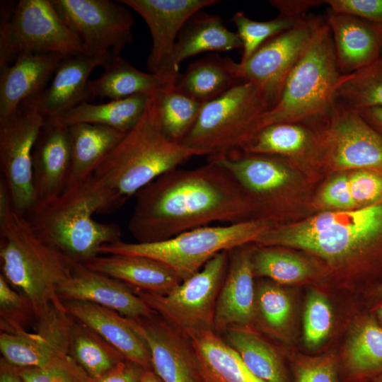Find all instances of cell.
I'll return each mask as SVG.
<instances>
[{"label":"cell","mask_w":382,"mask_h":382,"mask_svg":"<svg viewBox=\"0 0 382 382\" xmlns=\"http://www.w3.org/2000/svg\"><path fill=\"white\" fill-rule=\"evenodd\" d=\"M128 221L137 243L157 242L213 223L258 219L256 207L231 173L218 163L176 168L140 190Z\"/></svg>","instance_id":"6da1fadb"},{"label":"cell","mask_w":382,"mask_h":382,"mask_svg":"<svg viewBox=\"0 0 382 382\" xmlns=\"http://www.w3.org/2000/svg\"><path fill=\"white\" fill-rule=\"evenodd\" d=\"M197 156L164 134L153 95L139 122L81 185L95 212L105 214L120 207L158 177Z\"/></svg>","instance_id":"7a4b0ae2"},{"label":"cell","mask_w":382,"mask_h":382,"mask_svg":"<svg viewBox=\"0 0 382 382\" xmlns=\"http://www.w3.org/2000/svg\"><path fill=\"white\" fill-rule=\"evenodd\" d=\"M254 243L301 250L333 269L352 267L382 250V202L363 209L320 212L293 224H273Z\"/></svg>","instance_id":"3957f363"},{"label":"cell","mask_w":382,"mask_h":382,"mask_svg":"<svg viewBox=\"0 0 382 382\" xmlns=\"http://www.w3.org/2000/svg\"><path fill=\"white\" fill-rule=\"evenodd\" d=\"M349 76L339 69L326 21L313 18L308 44L289 74L276 105L257 120L252 137L272 124L323 121L335 106L338 88Z\"/></svg>","instance_id":"277c9868"},{"label":"cell","mask_w":382,"mask_h":382,"mask_svg":"<svg viewBox=\"0 0 382 382\" xmlns=\"http://www.w3.org/2000/svg\"><path fill=\"white\" fill-rule=\"evenodd\" d=\"M0 260L1 274L31 301L37 320L53 304L62 305L57 291L76 262L40 238L13 209L0 222Z\"/></svg>","instance_id":"5b68a950"},{"label":"cell","mask_w":382,"mask_h":382,"mask_svg":"<svg viewBox=\"0 0 382 382\" xmlns=\"http://www.w3.org/2000/svg\"><path fill=\"white\" fill-rule=\"evenodd\" d=\"M96 214L81 185L37 202L25 214L37 235L72 261L86 263L102 246L121 240L120 226L93 219Z\"/></svg>","instance_id":"8992f818"},{"label":"cell","mask_w":382,"mask_h":382,"mask_svg":"<svg viewBox=\"0 0 382 382\" xmlns=\"http://www.w3.org/2000/svg\"><path fill=\"white\" fill-rule=\"evenodd\" d=\"M273 224L255 219L219 226H207L152 243L122 240L100 248V254L145 256L170 267L182 281L199 272L218 253L255 243Z\"/></svg>","instance_id":"52a82bcc"},{"label":"cell","mask_w":382,"mask_h":382,"mask_svg":"<svg viewBox=\"0 0 382 382\" xmlns=\"http://www.w3.org/2000/svg\"><path fill=\"white\" fill-rule=\"evenodd\" d=\"M269 109L257 87L243 81L202 105L181 144L208 157L241 149L251 138L257 120Z\"/></svg>","instance_id":"ba28073f"},{"label":"cell","mask_w":382,"mask_h":382,"mask_svg":"<svg viewBox=\"0 0 382 382\" xmlns=\"http://www.w3.org/2000/svg\"><path fill=\"white\" fill-rule=\"evenodd\" d=\"M0 66L21 53H83L82 45L60 18L50 0L1 4Z\"/></svg>","instance_id":"9c48e42d"},{"label":"cell","mask_w":382,"mask_h":382,"mask_svg":"<svg viewBox=\"0 0 382 382\" xmlns=\"http://www.w3.org/2000/svg\"><path fill=\"white\" fill-rule=\"evenodd\" d=\"M228 263V251L216 255L196 274L166 294L134 289L153 310L190 339L214 330L217 296Z\"/></svg>","instance_id":"30bf717a"},{"label":"cell","mask_w":382,"mask_h":382,"mask_svg":"<svg viewBox=\"0 0 382 382\" xmlns=\"http://www.w3.org/2000/svg\"><path fill=\"white\" fill-rule=\"evenodd\" d=\"M318 129L320 166L333 172L369 170L382 175V134L337 100Z\"/></svg>","instance_id":"8fae6325"},{"label":"cell","mask_w":382,"mask_h":382,"mask_svg":"<svg viewBox=\"0 0 382 382\" xmlns=\"http://www.w3.org/2000/svg\"><path fill=\"white\" fill-rule=\"evenodd\" d=\"M57 14L79 39L83 54H120L134 42V18L120 1L50 0Z\"/></svg>","instance_id":"7c38bea8"},{"label":"cell","mask_w":382,"mask_h":382,"mask_svg":"<svg viewBox=\"0 0 382 382\" xmlns=\"http://www.w3.org/2000/svg\"><path fill=\"white\" fill-rule=\"evenodd\" d=\"M45 119L26 99L0 120V167L13 208L25 214L35 203L33 150Z\"/></svg>","instance_id":"4fadbf2b"},{"label":"cell","mask_w":382,"mask_h":382,"mask_svg":"<svg viewBox=\"0 0 382 382\" xmlns=\"http://www.w3.org/2000/svg\"><path fill=\"white\" fill-rule=\"evenodd\" d=\"M228 169L253 202L259 219L274 224L282 218L298 178L292 164L272 156L236 151L208 157Z\"/></svg>","instance_id":"5bb4252c"},{"label":"cell","mask_w":382,"mask_h":382,"mask_svg":"<svg viewBox=\"0 0 382 382\" xmlns=\"http://www.w3.org/2000/svg\"><path fill=\"white\" fill-rule=\"evenodd\" d=\"M139 13L146 23L152 47L146 66L150 73L175 85L179 69L173 59L178 37L187 21L202 8L219 2L216 0H120Z\"/></svg>","instance_id":"9a60e30c"},{"label":"cell","mask_w":382,"mask_h":382,"mask_svg":"<svg viewBox=\"0 0 382 382\" xmlns=\"http://www.w3.org/2000/svg\"><path fill=\"white\" fill-rule=\"evenodd\" d=\"M313 18H302L291 29L262 44L247 60L239 62L238 74L254 83L270 110L279 100L285 81L308 44Z\"/></svg>","instance_id":"2e32d148"},{"label":"cell","mask_w":382,"mask_h":382,"mask_svg":"<svg viewBox=\"0 0 382 382\" xmlns=\"http://www.w3.org/2000/svg\"><path fill=\"white\" fill-rule=\"evenodd\" d=\"M71 321L72 317L63 305L53 304L36 320L33 332L0 334L1 357L20 368H45L57 364L69 356Z\"/></svg>","instance_id":"e0dca14e"},{"label":"cell","mask_w":382,"mask_h":382,"mask_svg":"<svg viewBox=\"0 0 382 382\" xmlns=\"http://www.w3.org/2000/svg\"><path fill=\"white\" fill-rule=\"evenodd\" d=\"M151 354L152 370L162 382H202L191 340L158 314L129 318Z\"/></svg>","instance_id":"ac0fdd59"},{"label":"cell","mask_w":382,"mask_h":382,"mask_svg":"<svg viewBox=\"0 0 382 382\" xmlns=\"http://www.w3.org/2000/svg\"><path fill=\"white\" fill-rule=\"evenodd\" d=\"M250 244L228 251V267L215 306L214 329L218 332L250 328L254 322V248Z\"/></svg>","instance_id":"d6986e66"},{"label":"cell","mask_w":382,"mask_h":382,"mask_svg":"<svg viewBox=\"0 0 382 382\" xmlns=\"http://www.w3.org/2000/svg\"><path fill=\"white\" fill-rule=\"evenodd\" d=\"M64 301H84L112 309L129 318L158 314L132 288L108 275L76 262L69 278L58 289Z\"/></svg>","instance_id":"ffe728a7"},{"label":"cell","mask_w":382,"mask_h":382,"mask_svg":"<svg viewBox=\"0 0 382 382\" xmlns=\"http://www.w3.org/2000/svg\"><path fill=\"white\" fill-rule=\"evenodd\" d=\"M35 203L62 194L71 163V140L68 126L45 121L33 150Z\"/></svg>","instance_id":"44dd1931"},{"label":"cell","mask_w":382,"mask_h":382,"mask_svg":"<svg viewBox=\"0 0 382 382\" xmlns=\"http://www.w3.org/2000/svg\"><path fill=\"white\" fill-rule=\"evenodd\" d=\"M109 54L91 57L80 53L65 57L51 83L38 95L28 99L45 120L54 119L81 103L88 102V77L96 67L102 66Z\"/></svg>","instance_id":"7402d4cb"},{"label":"cell","mask_w":382,"mask_h":382,"mask_svg":"<svg viewBox=\"0 0 382 382\" xmlns=\"http://www.w3.org/2000/svg\"><path fill=\"white\" fill-rule=\"evenodd\" d=\"M66 56L56 52H23L12 64L0 66V120L26 99L41 93Z\"/></svg>","instance_id":"603a6c76"},{"label":"cell","mask_w":382,"mask_h":382,"mask_svg":"<svg viewBox=\"0 0 382 382\" xmlns=\"http://www.w3.org/2000/svg\"><path fill=\"white\" fill-rule=\"evenodd\" d=\"M326 23L331 31L337 65L342 74H352L380 58L382 24L330 10Z\"/></svg>","instance_id":"cb8c5ba5"},{"label":"cell","mask_w":382,"mask_h":382,"mask_svg":"<svg viewBox=\"0 0 382 382\" xmlns=\"http://www.w3.org/2000/svg\"><path fill=\"white\" fill-rule=\"evenodd\" d=\"M284 158L300 166H320V139L303 122L277 123L258 130L241 149Z\"/></svg>","instance_id":"d4e9b609"},{"label":"cell","mask_w":382,"mask_h":382,"mask_svg":"<svg viewBox=\"0 0 382 382\" xmlns=\"http://www.w3.org/2000/svg\"><path fill=\"white\" fill-rule=\"evenodd\" d=\"M64 311L95 330L126 359L144 369H152L151 354L144 339L128 318L112 309L84 301H62Z\"/></svg>","instance_id":"484cf974"},{"label":"cell","mask_w":382,"mask_h":382,"mask_svg":"<svg viewBox=\"0 0 382 382\" xmlns=\"http://www.w3.org/2000/svg\"><path fill=\"white\" fill-rule=\"evenodd\" d=\"M88 268L116 279L131 288L166 294L181 282L167 265L152 258L132 255L97 256L83 263Z\"/></svg>","instance_id":"4316f807"},{"label":"cell","mask_w":382,"mask_h":382,"mask_svg":"<svg viewBox=\"0 0 382 382\" xmlns=\"http://www.w3.org/2000/svg\"><path fill=\"white\" fill-rule=\"evenodd\" d=\"M68 127L71 140V163L65 191L88 179L126 134L109 127L88 123Z\"/></svg>","instance_id":"83f0119b"},{"label":"cell","mask_w":382,"mask_h":382,"mask_svg":"<svg viewBox=\"0 0 382 382\" xmlns=\"http://www.w3.org/2000/svg\"><path fill=\"white\" fill-rule=\"evenodd\" d=\"M102 66L104 70L100 77L88 83V100L100 97L115 100L139 94L151 96L161 88L170 86L156 74L137 69L120 54L110 52Z\"/></svg>","instance_id":"f1b7e54d"},{"label":"cell","mask_w":382,"mask_h":382,"mask_svg":"<svg viewBox=\"0 0 382 382\" xmlns=\"http://www.w3.org/2000/svg\"><path fill=\"white\" fill-rule=\"evenodd\" d=\"M190 340L202 382H265L255 376L214 330L202 332Z\"/></svg>","instance_id":"f546056e"},{"label":"cell","mask_w":382,"mask_h":382,"mask_svg":"<svg viewBox=\"0 0 382 382\" xmlns=\"http://www.w3.org/2000/svg\"><path fill=\"white\" fill-rule=\"evenodd\" d=\"M238 67L239 63L228 57H206L188 66L175 88L203 105L243 81L238 76Z\"/></svg>","instance_id":"4dcf8cb0"},{"label":"cell","mask_w":382,"mask_h":382,"mask_svg":"<svg viewBox=\"0 0 382 382\" xmlns=\"http://www.w3.org/2000/svg\"><path fill=\"white\" fill-rule=\"evenodd\" d=\"M242 47L238 33L230 31L220 16L199 11L181 30L175 45L174 62L179 69L183 60L199 53L226 52Z\"/></svg>","instance_id":"1f68e13d"},{"label":"cell","mask_w":382,"mask_h":382,"mask_svg":"<svg viewBox=\"0 0 382 382\" xmlns=\"http://www.w3.org/2000/svg\"><path fill=\"white\" fill-rule=\"evenodd\" d=\"M139 94L100 104L82 102L61 115L48 120L66 126L88 123L106 126L127 133L139 122L151 100Z\"/></svg>","instance_id":"d6a6232c"},{"label":"cell","mask_w":382,"mask_h":382,"mask_svg":"<svg viewBox=\"0 0 382 382\" xmlns=\"http://www.w3.org/2000/svg\"><path fill=\"white\" fill-rule=\"evenodd\" d=\"M350 378L363 379L382 373V328L371 317H364L352 328L343 354Z\"/></svg>","instance_id":"836d02e7"},{"label":"cell","mask_w":382,"mask_h":382,"mask_svg":"<svg viewBox=\"0 0 382 382\" xmlns=\"http://www.w3.org/2000/svg\"><path fill=\"white\" fill-rule=\"evenodd\" d=\"M224 332V340L255 376L265 382H288L277 351L250 328H231Z\"/></svg>","instance_id":"e575fe53"},{"label":"cell","mask_w":382,"mask_h":382,"mask_svg":"<svg viewBox=\"0 0 382 382\" xmlns=\"http://www.w3.org/2000/svg\"><path fill=\"white\" fill-rule=\"evenodd\" d=\"M68 354L92 378L103 375L126 359L95 330L74 318L69 330Z\"/></svg>","instance_id":"d590c367"},{"label":"cell","mask_w":382,"mask_h":382,"mask_svg":"<svg viewBox=\"0 0 382 382\" xmlns=\"http://www.w3.org/2000/svg\"><path fill=\"white\" fill-rule=\"evenodd\" d=\"M257 246L252 255L255 277L279 285L306 282L316 277V266L304 257L282 247Z\"/></svg>","instance_id":"8d00e7d4"},{"label":"cell","mask_w":382,"mask_h":382,"mask_svg":"<svg viewBox=\"0 0 382 382\" xmlns=\"http://www.w3.org/2000/svg\"><path fill=\"white\" fill-rule=\"evenodd\" d=\"M154 97L164 134L181 144L195 125L202 104L178 91L175 85L161 88Z\"/></svg>","instance_id":"74e56055"},{"label":"cell","mask_w":382,"mask_h":382,"mask_svg":"<svg viewBox=\"0 0 382 382\" xmlns=\"http://www.w3.org/2000/svg\"><path fill=\"white\" fill-rule=\"evenodd\" d=\"M337 100L357 111L382 107V60L350 74L338 88Z\"/></svg>","instance_id":"f35d334b"},{"label":"cell","mask_w":382,"mask_h":382,"mask_svg":"<svg viewBox=\"0 0 382 382\" xmlns=\"http://www.w3.org/2000/svg\"><path fill=\"white\" fill-rule=\"evenodd\" d=\"M290 296L279 284L262 282L255 286L254 321L258 320L265 330L280 335L291 316Z\"/></svg>","instance_id":"ab89813d"},{"label":"cell","mask_w":382,"mask_h":382,"mask_svg":"<svg viewBox=\"0 0 382 382\" xmlns=\"http://www.w3.org/2000/svg\"><path fill=\"white\" fill-rule=\"evenodd\" d=\"M37 319L31 301L13 288L0 274V330L1 333L16 335L28 331Z\"/></svg>","instance_id":"60d3db41"},{"label":"cell","mask_w":382,"mask_h":382,"mask_svg":"<svg viewBox=\"0 0 382 382\" xmlns=\"http://www.w3.org/2000/svg\"><path fill=\"white\" fill-rule=\"evenodd\" d=\"M300 19L279 15L270 21H256L242 11L236 13L231 21L243 44L241 62L247 60L267 40L293 28Z\"/></svg>","instance_id":"b9f144b4"},{"label":"cell","mask_w":382,"mask_h":382,"mask_svg":"<svg viewBox=\"0 0 382 382\" xmlns=\"http://www.w3.org/2000/svg\"><path fill=\"white\" fill-rule=\"evenodd\" d=\"M332 313L328 299L321 293L311 291L307 298L303 316L304 341L309 348L320 346L332 327Z\"/></svg>","instance_id":"7bdbcfd3"},{"label":"cell","mask_w":382,"mask_h":382,"mask_svg":"<svg viewBox=\"0 0 382 382\" xmlns=\"http://www.w3.org/2000/svg\"><path fill=\"white\" fill-rule=\"evenodd\" d=\"M14 367L23 382L91 381V378L69 356L49 367Z\"/></svg>","instance_id":"ee69618b"},{"label":"cell","mask_w":382,"mask_h":382,"mask_svg":"<svg viewBox=\"0 0 382 382\" xmlns=\"http://www.w3.org/2000/svg\"><path fill=\"white\" fill-rule=\"evenodd\" d=\"M318 192L314 204L320 212L355 209L349 185L348 172H337Z\"/></svg>","instance_id":"f6af8a7d"},{"label":"cell","mask_w":382,"mask_h":382,"mask_svg":"<svg viewBox=\"0 0 382 382\" xmlns=\"http://www.w3.org/2000/svg\"><path fill=\"white\" fill-rule=\"evenodd\" d=\"M294 368L296 382H337V362L332 354L297 355Z\"/></svg>","instance_id":"bcb514c9"},{"label":"cell","mask_w":382,"mask_h":382,"mask_svg":"<svg viewBox=\"0 0 382 382\" xmlns=\"http://www.w3.org/2000/svg\"><path fill=\"white\" fill-rule=\"evenodd\" d=\"M349 185L356 209L382 202V175L369 170L347 171Z\"/></svg>","instance_id":"7dc6e473"},{"label":"cell","mask_w":382,"mask_h":382,"mask_svg":"<svg viewBox=\"0 0 382 382\" xmlns=\"http://www.w3.org/2000/svg\"><path fill=\"white\" fill-rule=\"evenodd\" d=\"M329 10L382 24V0H328Z\"/></svg>","instance_id":"c3c4849f"},{"label":"cell","mask_w":382,"mask_h":382,"mask_svg":"<svg viewBox=\"0 0 382 382\" xmlns=\"http://www.w3.org/2000/svg\"><path fill=\"white\" fill-rule=\"evenodd\" d=\"M144 368L125 359L103 375L92 378L91 382H138Z\"/></svg>","instance_id":"681fc988"},{"label":"cell","mask_w":382,"mask_h":382,"mask_svg":"<svg viewBox=\"0 0 382 382\" xmlns=\"http://www.w3.org/2000/svg\"><path fill=\"white\" fill-rule=\"evenodd\" d=\"M271 5L279 11V15L300 19L304 18L305 13L311 8L324 4V1L317 0H272Z\"/></svg>","instance_id":"f907efd6"},{"label":"cell","mask_w":382,"mask_h":382,"mask_svg":"<svg viewBox=\"0 0 382 382\" xmlns=\"http://www.w3.org/2000/svg\"><path fill=\"white\" fill-rule=\"evenodd\" d=\"M11 194L4 178L0 180V222L3 221L13 209Z\"/></svg>","instance_id":"816d5d0a"},{"label":"cell","mask_w":382,"mask_h":382,"mask_svg":"<svg viewBox=\"0 0 382 382\" xmlns=\"http://www.w3.org/2000/svg\"><path fill=\"white\" fill-rule=\"evenodd\" d=\"M358 112L369 125L382 134V107L364 109Z\"/></svg>","instance_id":"f5cc1de1"},{"label":"cell","mask_w":382,"mask_h":382,"mask_svg":"<svg viewBox=\"0 0 382 382\" xmlns=\"http://www.w3.org/2000/svg\"><path fill=\"white\" fill-rule=\"evenodd\" d=\"M0 382H23L15 367L2 357L0 359Z\"/></svg>","instance_id":"db71d44e"},{"label":"cell","mask_w":382,"mask_h":382,"mask_svg":"<svg viewBox=\"0 0 382 382\" xmlns=\"http://www.w3.org/2000/svg\"><path fill=\"white\" fill-rule=\"evenodd\" d=\"M138 382H162L152 369H144Z\"/></svg>","instance_id":"11a10c76"},{"label":"cell","mask_w":382,"mask_h":382,"mask_svg":"<svg viewBox=\"0 0 382 382\" xmlns=\"http://www.w3.org/2000/svg\"><path fill=\"white\" fill-rule=\"evenodd\" d=\"M373 382H382V373L378 375Z\"/></svg>","instance_id":"9f6ffc18"},{"label":"cell","mask_w":382,"mask_h":382,"mask_svg":"<svg viewBox=\"0 0 382 382\" xmlns=\"http://www.w3.org/2000/svg\"><path fill=\"white\" fill-rule=\"evenodd\" d=\"M377 294L382 296V283L377 288Z\"/></svg>","instance_id":"6f0895ef"},{"label":"cell","mask_w":382,"mask_h":382,"mask_svg":"<svg viewBox=\"0 0 382 382\" xmlns=\"http://www.w3.org/2000/svg\"><path fill=\"white\" fill-rule=\"evenodd\" d=\"M377 313L379 318L382 321V306L378 309Z\"/></svg>","instance_id":"680465c9"},{"label":"cell","mask_w":382,"mask_h":382,"mask_svg":"<svg viewBox=\"0 0 382 382\" xmlns=\"http://www.w3.org/2000/svg\"><path fill=\"white\" fill-rule=\"evenodd\" d=\"M380 59H381L382 60V52H381V54Z\"/></svg>","instance_id":"91938a15"}]
</instances>
